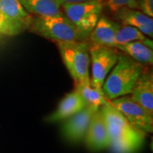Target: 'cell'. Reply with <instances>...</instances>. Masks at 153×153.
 Masks as SVG:
<instances>
[{
	"instance_id": "obj_1",
	"label": "cell",
	"mask_w": 153,
	"mask_h": 153,
	"mask_svg": "<svg viewBox=\"0 0 153 153\" xmlns=\"http://www.w3.org/2000/svg\"><path fill=\"white\" fill-rule=\"evenodd\" d=\"M100 110L106 124L112 153H136L142 147L145 133L133 127L109 100Z\"/></svg>"
},
{
	"instance_id": "obj_2",
	"label": "cell",
	"mask_w": 153,
	"mask_h": 153,
	"mask_svg": "<svg viewBox=\"0 0 153 153\" xmlns=\"http://www.w3.org/2000/svg\"><path fill=\"white\" fill-rule=\"evenodd\" d=\"M143 69L144 65L122 52L118 53L117 61L102 85L106 100H111L131 93Z\"/></svg>"
},
{
	"instance_id": "obj_3",
	"label": "cell",
	"mask_w": 153,
	"mask_h": 153,
	"mask_svg": "<svg viewBox=\"0 0 153 153\" xmlns=\"http://www.w3.org/2000/svg\"><path fill=\"white\" fill-rule=\"evenodd\" d=\"M29 30L55 43L88 41V37L81 33L63 12L54 16L33 17Z\"/></svg>"
},
{
	"instance_id": "obj_4",
	"label": "cell",
	"mask_w": 153,
	"mask_h": 153,
	"mask_svg": "<svg viewBox=\"0 0 153 153\" xmlns=\"http://www.w3.org/2000/svg\"><path fill=\"white\" fill-rule=\"evenodd\" d=\"M64 65L76 86L90 82L89 41L56 43Z\"/></svg>"
},
{
	"instance_id": "obj_5",
	"label": "cell",
	"mask_w": 153,
	"mask_h": 153,
	"mask_svg": "<svg viewBox=\"0 0 153 153\" xmlns=\"http://www.w3.org/2000/svg\"><path fill=\"white\" fill-rule=\"evenodd\" d=\"M102 1H87L76 4H63L62 12L66 18L81 33L89 38V35L102 16L104 8Z\"/></svg>"
},
{
	"instance_id": "obj_6",
	"label": "cell",
	"mask_w": 153,
	"mask_h": 153,
	"mask_svg": "<svg viewBox=\"0 0 153 153\" xmlns=\"http://www.w3.org/2000/svg\"><path fill=\"white\" fill-rule=\"evenodd\" d=\"M33 16L19 0H0V33L16 36L29 29Z\"/></svg>"
},
{
	"instance_id": "obj_7",
	"label": "cell",
	"mask_w": 153,
	"mask_h": 153,
	"mask_svg": "<svg viewBox=\"0 0 153 153\" xmlns=\"http://www.w3.org/2000/svg\"><path fill=\"white\" fill-rule=\"evenodd\" d=\"M89 57L91 65L90 83L102 91V85L106 76L117 61L118 52L115 48L90 44Z\"/></svg>"
},
{
	"instance_id": "obj_8",
	"label": "cell",
	"mask_w": 153,
	"mask_h": 153,
	"mask_svg": "<svg viewBox=\"0 0 153 153\" xmlns=\"http://www.w3.org/2000/svg\"><path fill=\"white\" fill-rule=\"evenodd\" d=\"M111 104L128 120L133 127L143 133H152L153 117L146 110L134 101L130 96L124 95L109 100Z\"/></svg>"
},
{
	"instance_id": "obj_9",
	"label": "cell",
	"mask_w": 153,
	"mask_h": 153,
	"mask_svg": "<svg viewBox=\"0 0 153 153\" xmlns=\"http://www.w3.org/2000/svg\"><path fill=\"white\" fill-rule=\"evenodd\" d=\"M96 110L86 106L82 111L64 121L61 134L68 142L76 144L84 140L91 117Z\"/></svg>"
},
{
	"instance_id": "obj_10",
	"label": "cell",
	"mask_w": 153,
	"mask_h": 153,
	"mask_svg": "<svg viewBox=\"0 0 153 153\" xmlns=\"http://www.w3.org/2000/svg\"><path fill=\"white\" fill-rule=\"evenodd\" d=\"M84 140L88 149L94 152L109 147L108 131L100 108L94 112Z\"/></svg>"
},
{
	"instance_id": "obj_11",
	"label": "cell",
	"mask_w": 153,
	"mask_h": 153,
	"mask_svg": "<svg viewBox=\"0 0 153 153\" xmlns=\"http://www.w3.org/2000/svg\"><path fill=\"white\" fill-rule=\"evenodd\" d=\"M87 105L79 92L74 89L70 93L66 94L60 101L57 108L50 115L45 117L47 123H58L66 120L72 117Z\"/></svg>"
},
{
	"instance_id": "obj_12",
	"label": "cell",
	"mask_w": 153,
	"mask_h": 153,
	"mask_svg": "<svg viewBox=\"0 0 153 153\" xmlns=\"http://www.w3.org/2000/svg\"><path fill=\"white\" fill-rule=\"evenodd\" d=\"M131 99L153 116V75L148 67L143 69L131 93Z\"/></svg>"
},
{
	"instance_id": "obj_13",
	"label": "cell",
	"mask_w": 153,
	"mask_h": 153,
	"mask_svg": "<svg viewBox=\"0 0 153 153\" xmlns=\"http://www.w3.org/2000/svg\"><path fill=\"white\" fill-rule=\"evenodd\" d=\"M120 27V23L101 16L90 33L88 41L92 44L116 49L115 37Z\"/></svg>"
},
{
	"instance_id": "obj_14",
	"label": "cell",
	"mask_w": 153,
	"mask_h": 153,
	"mask_svg": "<svg viewBox=\"0 0 153 153\" xmlns=\"http://www.w3.org/2000/svg\"><path fill=\"white\" fill-rule=\"evenodd\" d=\"M115 18L123 25L131 26L137 28L146 36L153 38L152 17L146 16L135 9L123 8L114 13Z\"/></svg>"
},
{
	"instance_id": "obj_15",
	"label": "cell",
	"mask_w": 153,
	"mask_h": 153,
	"mask_svg": "<svg viewBox=\"0 0 153 153\" xmlns=\"http://www.w3.org/2000/svg\"><path fill=\"white\" fill-rule=\"evenodd\" d=\"M24 9L33 17L54 16L62 13L55 0H19Z\"/></svg>"
},
{
	"instance_id": "obj_16",
	"label": "cell",
	"mask_w": 153,
	"mask_h": 153,
	"mask_svg": "<svg viewBox=\"0 0 153 153\" xmlns=\"http://www.w3.org/2000/svg\"><path fill=\"white\" fill-rule=\"evenodd\" d=\"M117 50L129 56L133 60L140 64L152 65L153 51L145 43L141 41H134L131 43L122 44L116 47Z\"/></svg>"
},
{
	"instance_id": "obj_17",
	"label": "cell",
	"mask_w": 153,
	"mask_h": 153,
	"mask_svg": "<svg viewBox=\"0 0 153 153\" xmlns=\"http://www.w3.org/2000/svg\"><path fill=\"white\" fill-rule=\"evenodd\" d=\"M115 41H116V47L118 45L131 43L134 41H141L149 46L151 49H152L153 47L152 38L150 39L149 37L146 36L137 28L131 26H126V25H123L119 27L116 34Z\"/></svg>"
},
{
	"instance_id": "obj_18",
	"label": "cell",
	"mask_w": 153,
	"mask_h": 153,
	"mask_svg": "<svg viewBox=\"0 0 153 153\" xmlns=\"http://www.w3.org/2000/svg\"><path fill=\"white\" fill-rule=\"evenodd\" d=\"M76 89L84 100L86 105L94 110H98L101 105L108 101V100L105 97L103 91L93 87L90 82L76 86Z\"/></svg>"
},
{
	"instance_id": "obj_19",
	"label": "cell",
	"mask_w": 153,
	"mask_h": 153,
	"mask_svg": "<svg viewBox=\"0 0 153 153\" xmlns=\"http://www.w3.org/2000/svg\"><path fill=\"white\" fill-rule=\"evenodd\" d=\"M106 6L113 14L123 8L137 10V0H106Z\"/></svg>"
},
{
	"instance_id": "obj_20",
	"label": "cell",
	"mask_w": 153,
	"mask_h": 153,
	"mask_svg": "<svg viewBox=\"0 0 153 153\" xmlns=\"http://www.w3.org/2000/svg\"><path fill=\"white\" fill-rule=\"evenodd\" d=\"M137 10L150 17L153 16V0H137Z\"/></svg>"
},
{
	"instance_id": "obj_21",
	"label": "cell",
	"mask_w": 153,
	"mask_h": 153,
	"mask_svg": "<svg viewBox=\"0 0 153 153\" xmlns=\"http://www.w3.org/2000/svg\"><path fill=\"white\" fill-rule=\"evenodd\" d=\"M57 4L60 6L63 4H76V3H82V2H87V1H102L105 0H55Z\"/></svg>"
}]
</instances>
